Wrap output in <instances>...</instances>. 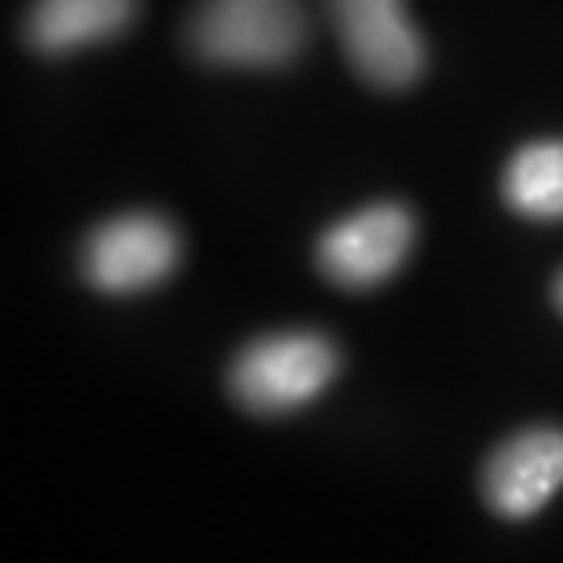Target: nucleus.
<instances>
[{"mask_svg": "<svg viewBox=\"0 0 563 563\" xmlns=\"http://www.w3.org/2000/svg\"><path fill=\"white\" fill-rule=\"evenodd\" d=\"M505 198L531 220L563 217V140L527 143L505 168Z\"/></svg>", "mask_w": 563, "mask_h": 563, "instance_id": "obj_8", "label": "nucleus"}, {"mask_svg": "<svg viewBox=\"0 0 563 563\" xmlns=\"http://www.w3.org/2000/svg\"><path fill=\"white\" fill-rule=\"evenodd\" d=\"M556 300H560V308H563V275H560V286H556Z\"/></svg>", "mask_w": 563, "mask_h": 563, "instance_id": "obj_9", "label": "nucleus"}, {"mask_svg": "<svg viewBox=\"0 0 563 563\" xmlns=\"http://www.w3.org/2000/svg\"><path fill=\"white\" fill-rule=\"evenodd\" d=\"M136 15V0H33L26 37L37 52L63 55L118 37Z\"/></svg>", "mask_w": 563, "mask_h": 563, "instance_id": "obj_7", "label": "nucleus"}, {"mask_svg": "<svg viewBox=\"0 0 563 563\" xmlns=\"http://www.w3.org/2000/svg\"><path fill=\"white\" fill-rule=\"evenodd\" d=\"M303 33L300 0H201L190 15V44L217 66H282L300 52Z\"/></svg>", "mask_w": 563, "mask_h": 563, "instance_id": "obj_1", "label": "nucleus"}, {"mask_svg": "<svg viewBox=\"0 0 563 563\" xmlns=\"http://www.w3.org/2000/svg\"><path fill=\"white\" fill-rule=\"evenodd\" d=\"M179 261V239L173 223L151 212L107 220L85 242L81 267L88 282L103 292H140L157 286Z\"/></svg>", "mask_w": 563, "mask_h": 563, "instance_id": "obj_4", "label": "nucleus"}, {"mask_svg": "<svg viewBox=\"0 0 563 563\" xmlns=\"http://www.w3.org/2000/svg\"><path fill=\"white\" fill-rule=\"evenodd\" d=\"M347 59L366 81L407 88L424 66V44L402 0H330Z\"/></svg>", "mask_w": 563, "mask_h": 563, "instance_id": "obj_3", "label": "nucleus"}, {"mask_svg": "<svg viewBox=\"0 0 563 563\" xmlns=\"http://www.w3.org/2000/svg\"><path fill=\"white\" fill-rule=\"evenodd\" d=\"M490 505L501 516L523 520L538 512L563 487V432L531 428L505 443L483 472Z\"/></svg>", "mask_w": 563, "mask_h": 563, "instance_id": "obj_6", "label": "nucleus"}, {"mask_svg": "<svg viewBox=\"0 0 563 563\" xmlns=\"http://www.w3.org/2000/svg\"><path fill=\"white\" fill-rule=\"evenodd\" d=\"M336 355L314 333H275L253 341L231 369V391L242 407L286 413L311 402L330 385Z\"/></svg>", "mask_w": 563, "mask_h": 563, "instance_id": "obj_2", "label": "nucleus"}, {"mask_svg": "<svg viewBox=\"0 0 563 563\" xmlns=\"http://www.w3.org/2000/svg\"><path fill=\"white\" fill-rule=\"evenodd\" d=\"M413 242V220L402 206H369L333 223L319 242V267L336 286L366 289L399 272Z\"/></svg>", "mask_w": 563, "mask_h": 563, "instance_id": "obj_5", "label": "nucleus"}]
</instances>
